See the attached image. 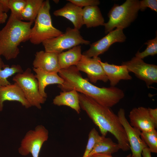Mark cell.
<instances>
[{"instance_id": "1", "label": "cell", "mask_w": 157, "mask_h": 157, "mask_svg": "<svg viewBox=\"0 0 157 157\" xmlns=\"http://www.w3.org/2000/svg\"><path fill=\"white\" fill-rule=\"evenodd\" d=\"M58 73L64 81L62 84L58 85L63 91L75 89L103 106L112 107L124 96L123 91L115 86L100 88L93 85L82 77L75 66L61 69Z\"/></svg>"}, {"instance_id": "2", "label": "cell", "mask_w": 157, "mask_h": 157, "mask_svg": "<svg viewBox=\"0 0 157 157\" xmlns=\"http://www.w3.org/2000/svg\"><path fill=\"white\" fill-rule=\"evenodd\" d=\"M78 93L81 108L98 127L101 135L105 137L110 133L117 140L120 149L124 151L129 150L126 135L117 115L110 108L100 104L88 96Z\"/></svg>"}, {"instance_id": "3", "label": "cell", "mask_w": 157, "mask_h": 157, "mask_svg": "<svg viewBox=\"0 0 157 157\" xmlns=\"http://www.w3.org/2000/svg\"><path fill=\"white\" fill-rule=\"evenodd\" d=\"M33 23L22 21L10 14L0 31V55L7 60L16 58L20 52V44L29 40Z\"/></svg>"}, {"instance_id": "4", "label": "cell", "mask_w": 157, "mask_h": 157, "mask_svg": "<svg viewBox=\"0 0 157 157\" xmlns=\"http://www.w3.org/2000/svg\"><path fill=\"white\" fill-rule=\"evenodd\" d=\"M139 10L138 0H126L120 5L115 4L108 14V21L104 25L105 33L115 28L123 29L128 27L136 19Z\"/></svg>"}, {"instance_id": "5", "label": "cell", "mask_w": 157, "mask_h": 157, "mask_svg": "<svg viewBox=\"0 0 157 157\" xmlns=\"http://www.w3.org/2000/svg\"><path fill=\"white\" fill-rule=\"evenodd\" d=\"M50 9L49 1H44L34 21V25L31 29L29 40L31 43L38 44L63 33L53 26Z\"/></svg>"}, {"instance_id": "6", "label": "cell", "mask_w": 157, "mask_h": 157, "mask_svg": "<svg viewBox=\"0 0 157 157\" xmlns=\"http://www.w3.org/2000/svg\"><path fill=\"white\" fill-rule=\"evenodd\" d=\"M13 80L21 88L31 106L41 109V104L45 102L46 99L40 94L37 79L31 69L28 68L23 72L16 74Z\"/></svg>"}, {"instance_id": "7", "label": "cell", "mask_w": 157, "mask_h": 157, "mask_svg": "<svg viewBox=\"0 0 157 157\" xmlns=\"http://www.w3.org/2000/svg\"><path fill=\"white\" fill-rule=\"evenodd\" d=\"M42 43L45 51L58 54L81 44H89L90 42L83 39L78 30L68 27L65 33Z\"/></svg>"}, {"instance_id": "8", "label": "cell", "mask_w": 157, "mask_h": 157, "mask_svg": "<svg viewBox=\"0 0 157 157\" xmlns=\"http://www.w3.org/2000/svg\"><path fill=\"white\" fill-rule=\"evenodd\" d=\"M48 130L44 126H37L28 131L22 140L19 152L23 156L31 154L33 157H39L43 144L49 138Z\"/></svg>"}, {"instance_id": "9", "label": "cell", "mask_w": 157, "mask_h": 157, "mask_svg": "<svg viewBox=\"0 0 157 157\" xmlns=\"http://www.w3.org/2000/svg\"><path fill=\"white\" fill-rule=\"evenodd\" d=\"M126 67L129 72L133 73L138 78L146 83L148 88L157 83V66L145 63L142 59L136 56L122 63Z\"/></svg>"}, {"instance_id": "10", "label": "cell", "mask_w": 157, "mask_h": 157, "mask_svg": "<svg viewBox=\"0 0 157 157\" xmlns=\"http://www.w3.org/2000/svg\"><path fill=\"white\" fill-rule=\"evenodd\" d=\"M120 123L126 132L132 157H142L143 149L147 146L140 137L141 131L132 126L126 117L124 109L120 108L117 113Z\"/></svg>"}, {"instance_id": "11", "label": "cell", "mask_w": 157, "mask_h": 157, "mask_svg": "<svg viewBox=\"0 0 157 157\" xmlns=\"http://www.w3.org/2000/svg\"><path fill=\"white\" fill-rule=\"evenodd\" d=\"M123 29L116 28L109 32L103 38L92 43L90 48L84 51L82 55L89 58L97 57L107 51L113 43L125 42L126 37Z\"/></svg>"}, {"instance_id": "12", "label": "cell", "mask_w": 157, "mask_h": 157, "mask_svg": "<svg viewBox=\"0 0 157 157\" xmlns=\"http://www.w3.org/2000/svg\"><path fill=\"white\" fill-rule=\"evenodd\" d=\"M101 60L98 57L89 58L82 55L81 60L75 66L79 71L87 74L91 82L96 83L101 81L106 83L108 80L100 63Z\"/></svg>"}, {"instance_id": "13", "label": "cell", "mask_w": 157, "mask_h": 157, "mask_svg": "<svg viewBox=\"0 0 157 157\" xmlns=\"http://www.w3.org/2000/svg\"><path fill=\"white\" fill-rule=\"evenodd\" d=\"M130 125L142 132L148 131L157 128L150 116L148 108L140 106L134 108L129 115Z\"/></svg>"}, {"instance_id": "14", "label": "cell", "mask_w": 157, "mask_h": 157, "mask_svg": "<svg viewBox=\"0 0 157 157\" xmlns=\"http://www.w3.org/2000/svg\"><path fill=\"white\" fill-rule=\"evenodd\" d=\"M6 101L19 102L26 108L31 107L21 88L15 83L0 87V111H2Z\"/></svg>"}, {"instance_id": "15", "label": "cell", "mask_w": 157, "mask_h": 157, "mask_svg": "<svg viewBox=\"0 0 157 157\" xmlns=\"http://www.w3.org/2000/svg\"><path fill=\"white\" fill-rule=\"evenodd\" d=\"M58 55L57 53L43 51L37 52L33 63V68L46 72L58 73L61 69Z\"/></svg>"}, {"instance_id": "16", "label": "cell", "mask_w": 157, "mask_h": 157, "mask_svg": "<svg viewBox=\"0 0 157 157\" xmlns=\"http://www.w3.org/2000/svg\"><path fill=\"white\" fill-rule=\"evenodd\" d=\"M111 86H115L121 80H130L132 77L125 65H117L100 61Z\"/></svg>"}, {"instance_id": "17", "label": "cell", "mask_w": 157, "mask_h": 157, "mask_svg": "<svg viewBox=\"0 0 157 157\" xmlns=\"http://www.w3.org/2000/svg\"><path fill=\"white\" fill-rule=\"evenodd\" d=\"M82 11V8L69 2L62 8L54 11L53 14L55 16L66 18L72 23L74 28L79 30L84 25Z\"/></svg>"}, {"instance_id": "18", "label": "cell", "mask_w": 157, "mask_h": 157, "mask_svg": "<svg viewBox=\"0 0 157 157\" xmlns=\"http://www.w3.org/2000/svg\"><path fill=\"white\" fill-rule=\"evenodd\" d=\"M33 70L36 73L35 75L38 82L39 93L44 98L46 99L47 97L45 91L47 85L55 84L61 85L64 82V80L58 74V73L46 72L34 68Z\"/></svg>"}, {"instance_id": "19", "label": "cell", "mask_w": 157, "mask_h": 157, "mask_svg": "<svg viewBox=\"0 0 157 157\" xmlns=\"http://www.w3.org/2000/svg\"><path fill=\"white\" fill-rule=\"evenodd\" d=\"M75 89L61 92L54 98L53 103L58 106H66L74 110L78 114L81 111L78 93Z\"/></svg>"}, {"instance_id": "20", "label": "cell", "mask_w": 157, "mask_h": 157, "mask_svg": "<svg viewBox=\"0 0 157 157\" xmlns=\"http://www.w3.org/2000/svg\"><path fill=\"white\" fill-rule=\"evenodd\" d=\"M82 18L83 24L87 28L104 26V20L98 6L85 7L83 8Z\"/></svg>"}, {"instance_id": "21", "label": "cell", "mask_w": 157, "mask_h": 157, "mask_svg": "<svg viewBox=\"0 0 157 157\" xmlns=\"http://www.w3.org/2000/svg\"><path fill=\"white\" fill-rule=\"evenodd\" d=\"M82 54L81 46H75L69 50L58 54L59 64L61 69L76 66L81 60Z\"/></svg>"}, {"instance_id": "22", "label": "cell", "mask_w": 157, "mask_h": 157, "mask_svg": "<svg viewBox=\"0 0 157 157\" xmlns=\"http://www.w3.org/2000/svg\"><path fill=\"white\" fill-rule=\"evenodd\" d=\"M120 149L118 143L113 142L110 138L102 136L101 139L97 143L87 157L97 153L112 155L117 152Z\"/></svg>"}, {"instance_id": "23", "label": "cell", "mask_w": 157, "mask_h": 157, "mask_svg": "<svg viewBox=\"0 0 157 157\" xmlns=\"http://www.w3.org/2000/svg\"><path fill=\"white\" fill-rule=\"evenodd\" d=\"M44 1L26 0L25 6L22 12L21 19L33 23L35 21Z\"/></svg>"}, {"instance_id": "24", "label": "cell", "mask_w": 157, "mask_h": 157, "mask_svg": "<svg viewBox=\"0 0 157 157\" xmlns=\"http://www.w3.org/2000/svg\"><path fill=\"white\" fill-rule=\"evenodd\" d=\"M0 55V87L10 84L11 83L8 78L15 74L21 73L24 71L19 65H13L11 67L4 64Z\"/></svg>"}, {"instance_id": "25", "label": "cell", "mask_w": 157, "mask_h": 157, "mask_svg": "<svg viewBox=\"0 0 157 157\" xmlns=\"http://www.w3.org/2000/svg\"><path fill=\"white\" fill-rule=\"evenodd\" d=\"M140 137L151 152L157 153V131L155 129L141 132Z\"/></svg>"}, {"instance_id": "26", "label": "cell", "mask_w": 157, "mask_h": 157, "mask_svg": "<svg viewBox=\"0 0 157 157\" xmlns=\"http://www.w3.org/2000/svg\"><path fill=\"white\" fill-rule=\"evenodd\" d=\"M26 3V0H8V6L11 11L10 14L17 19L21 20V14Z\"/></svg>"}, {"instance_id": "27", "label": "cell", "mask_w": 157, "mask_h": 157, "mask_svg": "<svg viewBox=\"0 0 157 157\" xmlns=\"http://www.w3.org/2000/svg\"><path fill=\"white\" fill-rule=\"evenodd\" d=\"M144 44L147 45L146 49L142 52L138 51L135 54V56L143 59L148 56H154L157 54V35L154 38L148 40Z\"/></svg>"}, {"instance_id": "28", "label": "cell", "mask_w": 157, "mask_h": 157, "mask_svg": "<svg viewBox=\"0 0 157 157\" xmlns=\"http://www.w3.org/2000/svg\"><path fill=\"white\" fill-rule=\"evenodd\" d=\"M102 137V136L99 135L95 128L92 129L89 134L88 142L82 157H87L96 144Z\"/></svg>"}, {"instance_id": "29", "label": "cell", "mask_w": 157, "mask_h": 157, "mask_svg": "<svg viewBox=\"0 0 157 157\" xmlns=\"http://www.w3.org/2000/svg\"><path fill=\"white\" fill-rule=\"evenodd\" d=\"M149 8L152 10L157 12V0H142L139 1L140 10L144 11Z\"/></svg>"}, {"instance_id": "30", "label": "cell", "mask_w": 157, "mask_h": 157, "mask_svg": "<svg viewBox=\"0 0 157 157\" xmlns=\"http://www.w3.org/2000/svg\"><path fill=\"white\" fill-rule=\"evenodd\" d=\"M75 5L81 8L92 6H98L100 3L98 0H68Z\"/></svg>"}, {"instance_id": "31", "label": "cell", "mask_w": 157, "mask_h": 157, "mask_svg": "<svg viewBox=\"0 0 157 157\" xmlns=\"http://www.w3.org/2000/svg\"><path fill=\"white\" fill-rule=\"evenodd\" d=\"M150 117L157 127V108H148Z\"/></svg>"}, {"instance_id": "32", "label": "cell", "mask_w": 157, "mask_h": 157, "mask_svg": "<svg viewBox=\"0 0 157 157\" xmlns=\"http://www.w3.org/2000/svg\"><path fill=\"white\" fill-rule=\"evenodd\" d=\"M8 0H0L1 4L4 13H6L9 10L8 6Z\"/></svg>"}, {"instance_id": "33", "label": "cell", "mask_w": 157, "mask_h": 157, "mask_svg": "<svg viewBox=\"0 0 157 157\" xmlns=\"http://www.w3.org/2000/svg\"><path fill=\"white\" fill-rule=\"evenodd\" d=\"M94 157H113L112 155L108 154L102 153L95 154L92 156ZM126 157H132L131 154H130L127 155Z\"/></svg>"}, {"instance_id": "34", "label": "cell", "mask_w": 157, "mask_h": 157, "mask_svg": "<svg viewBox=\"0 0 157 157\" xmlns=\"http://www.w3.org/2000/svg\"><path fill=\"white\" fill-rule=\"evenodd\" d=\"M151 152L149 148L147 147L144 148L142 153V157H152L151 155Z\"/></svg>"}, {"instance_id": "35", "label": "cell", "mask_w": 157, "mask_h": 157, "mask_svg": "<svg viewBox=\"0 0 157 157\" xmlns=\"http://www.w3.org/2000/svg\"><path fill=\"white\" fill-rule=\"evenodd\" d=\"M7 18L8 16L6 13H0V24L5 23Z\"/></svg>"}, {"instance_id": "36", "label": "cell", "mask_w": 157, "mask_h": 157, "mask_svg": "<svg viewBox=\"0 0 157 157\" xmlns=\"http://www.w3.org/2000/svg\"><path fill=\"white\" fill-rule=\"evenodd\" d=\"M4 13L2 6L0 3V13Z\"/></svg>"}, {"instance_id": "37", "label": "cell", "mask_w": 157, "mask_h": 157, "mask_svg": "<svg viewBox=\"0 0 157 157\" xmlns=\"http://www.w3.org/2000/svg\"><path fill=\"white\" fill-rule=\"evenodd\" d=\"M53 1H54L55 3H58V2H59V1H58V0H54Z\"/></svg>"}, {"instance_id": "38", "label": "cell", "mask_w": 157, "mask_h": 157, "mask_svg": "<svg viewBox=\"0 0 157 157\" xmlns=\"http://www.w3.org/2000/svg\"><path fill=\"white\" fill-rule=\"evenodd\" d=\"M88 157H94L93 156H91Z\"/></svg>"}]
</instances>
